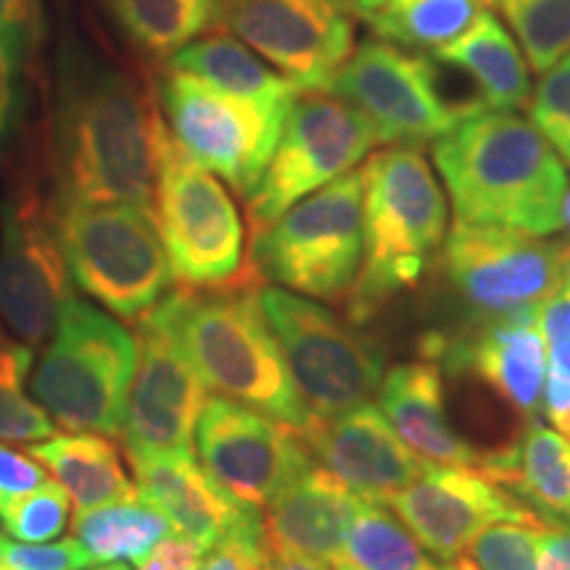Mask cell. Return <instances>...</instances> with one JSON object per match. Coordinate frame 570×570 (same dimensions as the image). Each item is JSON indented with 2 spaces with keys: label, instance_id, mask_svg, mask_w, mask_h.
Returning a JSON list of instances; mask_svg holds the SVG:
<instances>
[{
  "label": "cell",
  "instance_id": "obj_1",
  "mask_svg": "<svg viewBox=\"0 0 570 570\" xmlns=\"http://www.w3.org/2000/svg\"><path fill=\"white\" fill-rule=\"evenodd\" d=\"M161 111L130 75L80 40L53 71V206H148L156 194Z\"/></svg>",
  "mask_w": 570,
  "mask_h": 570
},
{
  "label": "cell",
  "instance_id": "obj_2",
  "mask_svg": "<svg viewBox=\"0 0 570 570\" xmlns=\"http://www.w3.org/2000/svg\"><path fill=\"white\" fill-rule=\"evenodd\" d=\"M454 223L554 235L562 230L568 164L515 111H479L433 140Z\"/></svg>",
  "mask_w": 570,
  "mask_h": 570
},
{
  "label": "cell",
  "instance_id": "obj_3",
  "mask_svg": "<svg viewBox=\"0 0 570 570\" xmlns=\"http://www.w3.org/2000/svg\"><path fill=\"white\" fill-rule=\"evenodd\" d=\"M146 317L177 341L214 394L298 431L312 420L248 275L217 288L180 285Z\"/></svg>",
  "mask_w": 570,
  "mask_h": 570
},
{
  "label": "cell",
  "instance_id": "obj_4",
  "mask_svg": "<svg viewBox=\"0 0 570 570\" xmlns=\"http://www.w3.org/2000/svg\"><path fill=\"white\" fill-rule=\"evenodd\" d=\"M449 209L431 164L417 148L391 146L362 167V269L346 296L352 323L415 288L444 248Z\"/></svg>",
  "mask_w": 570,
  "mask_h": 570
},
{
  "label": "cell",
  "instance_id": "obj_5",
  "mask_svg": "<svg viewBox=\"0 0 570 570\" xmlns=\"http://www.w3.org/2000/svg\"><path fill=\"white\" fill-rule=\"evenodd\" d=\"M135 365L138 338L71 294L30 373V391L67 431L119 436Z\"/></svg>",
  "mask_w": 570,
  "mask_h": 570
},
{
  "label": "cell",
  "instance_id": "obj_6",
  "mask_svg": "<svg viewBox=\"0 0 570 570\" xmlns=\"http://www.w3.org/2000/svg\"><path fill=\"white\" fill-rule=\"evenodd\" d=\"M69 277L122 320L146 317L173 294V267L148 206H53Z\"/></svg>",
  "mask_w": 570,
  "mask_h": 570
},
{
  "label": "cell",
  "instance_id": "obj_7",
  "mask_svg": "<svg viewBox=\"0 0 570 570\" xmlns=\"http://www.w3.org/2000/svg\"><path fill=\"white\" fill-rule=\"evenodd\" d=\"M362 252V173L352 169L256 230L252 265L281 288L338 302L352 294Z\"/></svg>",
  "mask_w": 570,
  "mask_h": 570
},
{
  "label": "cell",
  "instance_id": "obj_8",
  "mask_svg": "<svg viewBox=\"0 0 570 570\" xmlns=\"http://www.w3.org/2000/svg\"><path fill=\"white\" fill-rule=\"evenodd\" d=\"M154 214L175 281L217 288L244 277V219L225 185L177 146L167 122L156 135Z\"/></svg>",
  "mask_w": 570,
  "mask_h": 570
},
{
  "label": "cell",
  "instance_id": "obj_9",
  "mask_svg": "<svg viewBox=\"0 0 570 570\" xmlns=\"http://www.w3.org/2000/svg\"><path fill=\"white\" fill-rule=\"evenodd\" d=\"M259 302L312 415L336 417L373 402L386 375L373 341L325 304L281 285L259 288Z\"/></svg>",
  "mask_w": 570,
  "mask_h": 570
},
{
  "label": "cell",
  "instance_id": "obj_10",
  "mask_svg": "<svg viewBox=\"0 0 570 570\" xmlns=\"http://www.w3.org/2000/svg\"><path fill=\"white\" fill-rule=\"evenodd\" d=\"M169 132L190 159L248 196L265 175L294 106H265L167 67L156 85Z\"/></svg>",
  "mask_w": 570,
  "mask_h": 570
},
{
  "label": "cell",
  "instance_id": "obj_11",
  "mask_svg": "<svg viewBox=\"0 0 570 570\" xmlns=\"http://www.w3.org/2000/svg\"><path fill=\"white\" fill-rule=\"evenodd\" d=\"M441 259L470 320L489 323L539 309L566 288L570 244L550 235L454 223Z\"/></svg>",
  "mask_w": 570,
  "mask_h": 570
},
{
  "label": "cell",
  "instance_id": "obj_12",
  "mask_svg": "<svg viewBox=\"0 0 570 570\" xmlns=\"http://www.w3.org/2000/svg\"><path fill=\"white\" fill-rule=\"evenodd\" d=\"M377 142L375 127L344 98L327 90L302 92L265 175L246 196L252 230H262L302 198L352 173Z\"/></svg>",
  "mask_w": 570,
  "mask_h": 570
},
{
  "label": "cell",
  "instance_id": "obj_13",
  "mask_svg": "<svg viewBox=\"0 0 570 570\" xmlns=\"http://www.w3.org/2000/svg\"><path fill=\"white\" fill-rule=\"evenodd\" d=\"M327 92L365 114L381 146L420 148L470 117L444 96L441 63L431 53L407 51L381 38L354 48Z\"/></svg>",
  "mask_w": 570,
  "mask_h": 570
},
{
  "label": "cell",
  "instance_id": "obj_14",
  "mask_svg": "<svg viewBox=\"0 0 570 570\" xmlns=\"http://www.w3.org/2000/svg\"><path fill=\"white\" fill-rule=\"evenodd\" d=\"M196 452L219 489L259 512L315 462L298 428L219 394L198 417Z\"/></svg>",
  "mask_w": 570,
  "mask_h": 570
},
{
  "label": "cell",
  "instance_id": "obj_15",
  "mask_svg": "<svg viewBox=\"0 0 570 570\" xmlns=\"http://www.w3.org/2000/svg\"><path fill=\"white\" fill-rule=\"evenodd\" d=\"M71 285L53 209L13 190L0 206V325L24 346L46 344Z\"/></svg>",
  "mask_w": 570,
  "mask_h": 570
},
{
  "label": "cell",
  "instance_id": "obj_16",
  "mask_svg": "<svg viewBox=\"0 0 570 570\" xmlns=\"http://www.w3.org/2000/svg\"><path fill=\"white\" fill-rule=\"evenodd\" d=\"M219 27L302 92L331 88L356 48L354 13L346 0H230Z\"/></svg>",
  "mask_w": 570,
  "mask_h": 570
},
{
  "label": "cell",
  "instance_id": "obj_17",
  "mask_svg": "<svg viewBox=\"0 0 570 570\" xmlns=\"http://www.w3.org/2000/svg\"><path fill=\"white\" fill-rule=\"evenodd\" d=\"M138 365L127 394L122 431L127 458L194 452L206 383L164 327L138 320Z\"/></svg>",
  "mask_w": 570,
  "mask_h": 570
},
{
  "label": "cell",
  "instance_id": "obj_18",
  "mask_svg": "<svg viewBox=\"0 0 570 570\" xmlns=\"http://www.w3.org/2000/svg\"><path fill=\"white\" fill-rule=\"evenodd\" d=\"M433 558L454 560L494 523H541L523 499L481 470L431 465L386 502Z\"/></svg>",
  "mask_w": 570,
  "mask_h": 570
},
{
  "label": "cell",
  "instance_id": "obj_19",
  "mask_svg": "<svg viewBox=\"0 0 570 570\" xmlns=\"http://www.w3.org/2000/svg\"><path fill=\"white\" fill-rule=\"evenodd\" d=\"M537 312L473 323L454 336L431 333L423 352L449 373L473 375L520 417L537 420L547 381V344Z\"/></svg>",
  "mask_w": 570,
  "mask_h": 570
},
{
  "label": "cell",
  "instance_id": "obj_20",
  "mask_svg": "<svg viewBox=\"0 0 570 570\" xmlns=\"http://www.w3.org/2000/svg\"><path fill=\"white\" fill-rule=\"evenodd\" d=\"M312 458L338 475L356 497L386 504L391 497L423 479L431 462L417 458L373 402L315 417L302 428Z\"/></svg>",
  "mask_w": 570,
  "mask_h": 570
},
{
  "label": "cell",
  "instance_id": "obj_21",
  "mask_svg": "<svg viewBox=\"0 0 570 570\" xmlns=\"http://www.w3.org/2000/svg\"><path fill=\"white\" fill-rule=\"evenodd\" d=\"M142 502L161 512L175 533L212 552L227 539H265L262 512L235 502L214 483L194 452L130 460Z\"/></svg>",
  "mask_w": 570,
  "mask_h": 570
},
{
  "label": "cell",
  "instance_id": "obj_22",
  "mask_svg": "<svg viewBox=\"0 0 570 570\" xmlns=\"http://www.w3.org/2000/svg\"><path fill=\"white\" fill-rule=\"evenodd\" d=\"M360 502L362 497L315 460L265 508L267 552L344 566L346 533Z\"/></svg>",
  "mask_w": 570,
  "mask_h": 570
},
{
  "label": "cell",
  "instance_id": "obj_23",
  "mask_svg": "<svg viewBox=\"0 0 570 570\" xmlns=\"http://www.w3.org/2000/svg\"><path fill=\"white\" fill-rule=\"evenodd\" d=\"M377 407L404 444L431 465L468 468L481 473L487 468V454H481L449 423L444 373L439 362L420 360L391 367L377 391Z\"/></svg>",
  "mask_w": 570,
  "mask_h": 570
},
{
  "label": "cell",
  "instance_id": "obj_24",
  "mask_svg": "<svg viewBox=\"0 0 570 570\" xmlns=\"http://www.w3.org/2000/svg\"><path fill=\"white\" fill-rule=\"evenodd\" d=\"M431 56L468 75L483 109L515 111L531 104L529 59L515 35L504 30L494 11L483 9L458 40Z\"/></svg>",
  "mask_w": 570,
  "mask_h": 570
},
{
  "label": "cell",
  "instance_id": "obj_25",
  "mask_svg": "<svg viewBox=\"0 0 570 570\" xmlns=\"http://www.w3.org/2000/svg\"><path fill=\"white\" fill-rule=\"evenodd\" d=\"M483 473L525 499L544 523H570V441L539 417L529 420L518 444L489 452Z\"/></svg>",
  "mask_w": 570,
  "mask_h": 570
},
{
  "label": "cell",
  "instance_id": "obj_26",
  "mask_svg": "<svg viewBox=\"0 0 570 570\" xmlns=\"http://www.w3.org/2000/svg\"><path fill=\"white\" fill-rule=\"evenodd\" d=\"M30 454L56 475L75 504V512L140 499L138 483L127 475L122 454L101 433L35 441Z\"/></svg>",
  "mask_w": 570,
  "mask_h": 570
},
{
  "label": "cell",
  "instance_id": "obj_27",
  "mask_svg": "<svg viewBox=\"0 0 570 570\" xmlns=\"http://www.w3.org/2000/svg\"><path fill=\"white\" fill-rule=\"evenodd\" d=\"M167 67L202 77L214 88L265 106H294L302 90L285 80L277 69H269L259 53H254L233 32L204 35L177 51Z\"/></svg>",
  "mask_w": 570,
  "mask_h": 570
},
{
  "label": "cell",
  "instance_id": "obj_28",
  "mask_svg": "<svg viewBox=\"0 0 570 570\" xmlns=\"http://www.w3.org/2000/svg\"><path fill=\"white\" fill-rule=\"evenodd\" d=\"M375 38L399 48L433 53L458 40L487 9V0H346Z\"/></svg>",
  "mask_w": 570,
  "mask_h": 570
},
{
  "label": "cell",
  "instance_id": "obj_29",
  "mask_svg": "<svg viewBox=\"0 0 570 570\" xmlns=\"http://www.w3.org/2000/svg\"><path fill=\"white\" fill-rule=\"evenodd\" d=\"M104 6L135 51L169 61L219 24L225 0H104Z\"/></svg>",
  "mask_w": 570,
  "mask_h": 570
},
{
  "label": "cell",
  "instance_id": "obj_30",
  "mask_svg": "<svg viewBox=\"0 0 570 570\" xmlns=\"http://www.w3.org/2000/svg\"><path fill=\"white\" fill-rule=\"evenodd\" d=\"M75 539L88 550L90 562H132L140 566L146 554L164 537H169L173 525L142 499L114 502L104 508L75 512L71 523Z\"/></svg>",
  "mask_w": 570,
  "mask_h": 570
},
{
  "label": "cell",
  "instance_id": "obj_31",
  "mask_svg": "<svg viewBox=\"0 0 570 570\" xmlns=\"http://www.w3.org/2000/svg\"><path fill=\"white\" fill-rule=\"evenodd\" d=\"M344 566L352 570H439L396 512L362 499L346 533Z\"/></svg>",
  "mask_w": 570,
  "mask_h": 570
},
{
  "label": "cell",
  "instance_id": "obj_32",
  "mask_svg": "<svg viewBox=\"0 0 570 570\" xmlns=\"http://www.w3.org/2000/svg\"><path fill=\"white\" fill-rule=\"evenodd\" d=\"M30 373L32 346L0 336V441L35 444L56 436L53 417L24 394Z\"/></svg>",
  "mask_w": 570,
  "mask_h": 570
},
{
  "label": "cell",
  "instance_id": "obj_33",
  "mask_svg": "<svg viewBox=\"0 0 570 570\" xmlns=\"http://www.w3.org/2000/svg\"><path fill=\"white\" fill-rule=\"evenodd\" d=\"M537 75L570 51V0H494Z\"/></svg>",
  "mask_w": 570,
  "mask_h": 570
},
{
  "label": "cell",
  "instance_id": "obj_34",
  "mask_svg": "<svg viewBox=\"0 0 570 570\" xmlns=\"http://www.w3.org/2000/svg\"><path fill=\"white\" fill-rule=\"evenodd\" d=\"M69 494L59 481L48 479L27 494L11 497L0 504V523L6 533L27 544H40L61 537L69 518Z\"/></svg>",
  "mask_w": 570,
  "mask_h": 570
},
{
  "label": "cell",
  "instance_id": "obj_35",
  "mask_svg": "<svg viewBox=\"0 0 570 570\" xmlns=\"http://www.w3.org/2000/svg\"><path fill=\"white\" fill-rule=\"evenodd\" d=\"M541 523H494L470 541L468 558L479 570H537Z\"/></svg>",
  "mask_w": 570,
  "mask_h": 570
},
{
  "label": "cell",
  "instance_id": "obj_36",
  "mask_svg": "<svg viewBox=\"0 0 570 570\" xmlns=\"http://www.w3.org/2000/svg\"><path fill=\"white\" fill-rule=\"evenodd\" d=\"M531 122L570 167V51L541 75L531 96Z\"/></svg>",
  "mask_w": 570,
  "mask_h": 570
},
{
  "label": "cell",
  "instance_id": "obj_37",
  "mask_svg": "<svg viewBox=\"0 0 570 570\" xmlns=\"http://www.w3.org/2000/svg\"><path fill=\"white\" fill-rule=\"evenodd\" d=\"M24 42L0 32V154L9 151L24 119Z\"/></svg>",
  "mask_w": 570,
  "mask_h": 570
},
{
  "label": "cell",
  "instance_id": "obj_38",
  "mask_svg": "<svg viewBox=\"0 0 570 570\" xmlns=\"http://www.w3.org/2000/svg\"><path fill=\"white\" fill-rule=\"evenodd\" d=\"M90 566V554L77 539H61L48 544H6L3 570H82Z\"/></svg>",
  "mask_w": 570,
  "mask_h": 570
},
{
  "label": "cell",
  "instance_id": "obj_39",
  "mask_svg": "<svg viewBox=\"0 0 570 570\" xmlns=\"http://www.w3.org/2000/svg\"><path fill=\"white\" fill-rule=\"evenodd\" d=\"M46 481V470L32 454H21L17 449L0 444V504L6 499L38 489Z\"/></svg>",
  "mask_w": 570,
  "mask_h": 570
},
{
  "label": "cell",
  "instance_id": "obj_40",
  "mask_svg": "<svg viewBox=\"0 0 570 570\" xmlns=\"http://www.w3.org/2000/svg\"><path fill=\"white\" fill-rule=\"evenodd\" d=\"M204 562V550L190 541L188 537L173 533V537H164L151 552L146 554V560L140 562L138 570H198Z\"/></svg>",
  "mask_w": 570,
  "mask_h": 570
},
{
  "label": "cell",
  "instance_id": "obj_41",
  "mask_svg": "<svg viewBox=\"0 0 570 570\" xmlns=\"http://www.w3.org/2000/svg\"><path fill=\"white\" fill-rule=\"evenodd\" d=\"M267 558V541L227 539L214 547L198 570H262Z\"/></svg>",
  "mask_w": 570,
  "mask_h": 570
},
{
  "label": "cell",
  "instance_id": "obj_42",
  "mask_svg": "<svg viewBox=\"0 0 570 570\" xmlns=\"http://www.w3.org/2000/svg\"><path fill=\"white\" fill-rule=\"evenodd\" d=\"M541 410L550 423L558 428L570 441V377L558 373V370H547L544 396H541Z\"/></svg>",
  "mask_w": 570,
  "mask_h": 570
},
{
  "label": "cell",
  "instance_id": "obj_43",
  "mask_svg": "<svg viewBox=\"0 0 570 570\" xmlns=\"http://www.w3.org/2000/svg\"><path fill=\"white\" fill-rule=\"evenodd\" d=\"M537 570H570V523H544L537 554Z\"/></svg>",
  "mask_w": 570,
  "mask_h": 570
},
{
  "label": "cell",
  "instance_id": "obj_44",
  "mask_svg": "<svg viewBox=\"0 0 570 570\" xmlns=\"http://www.w3.org/2000/svg\"><path fill=\"white\" fill-rule=\"evenodd\" d=\"M32 27V0H0V32L11 35L19 42H27V35H30Z\"/></svg>",
  "mask_w": 570,
  "mask_h": 570
},
{
  "label": "cell",
  "instance_id": "obj_45",
  "mask_svg": "<svg viewBox=\"0 0 570 570\" xmlns=\"http://www.w3.org/2000/svg\"><path fill=\"white\" fill-rule=\"evenodd\" d=\"M262 570H338V568L327 566V562H320V560L298 558V554L267 552L265 562H262Z\"/></svg>",
  "mask_w": 570,
  "mask_h": 570
},
{
  "label": "cell",
  "instance_id": "obj_46",
  "mask_svg": "<svg viewBox=\"0 0 570 570\" xmlns=\"http://www.w3.org/2000/svg\"><path fill=\"white\" fill-rule=\"evenodd\" d=\"M441 570H479V566H475L470 558H454V560H449Z\"/></svg>",
  "mask_w": 570,
  "mask_h": 570
},
{
  "label": "cell",
  "instance_id": "obj_47",
  "mask_svg": "<svg viewBox=\"0 0 570 570\" xmlns=\"http://www.w3.org/2000/svg\"><path fill=\"white\" fill-rule=\"evenodd\" d=\"M562 227H566V240L570 244V188L566 194V206H562Z\"/></svg>",
  "mask_w": 570,
  "mask_h": 570
},
{
  "label": "cell",
  "instance_id": "obj_48",
  "mask_svg": "<svg viewBox=\"0 0 570 570\" xmlns=\"http://www.w3.org/2000/svg\"><path fill=\"white\" fill-rule=\"evenodd\" d=\"M6 544H9V539L0 537V568H3V554H6Z\"/></svg>",
  "mask_w": 570,
  "mask_h": 570
},
{
  "label": "cell",
  "instance_id": "obj_49",
  "mask_svg": "<svg viewBox=\"0 0 570 570\" xmlns=\"http://www.w3.org/2000/svg\"><path fill=\"white\" fill-rule=\"evenodd\" d=\"M109 570H130V568H125V562H109Z\"/></svg>",
  "mask_w": 570,
  "mask_h": 570
},
{
  "label": "cell",
  "instance_id": "obj_50",
  "mask_svg": "<svg viewBox=\"0 0 570 570\" xmlns=\"http://www.w3.org/2000/svg\"><path fill=\"white\" fill-rule=\"evenodd\" d=\"M92 570H109V562H106V566H101V568H92Z\"/></svg>",
  "mask_w": 570,
  "mask_h": 570
},
{
  "label": "cell",
  "instance_id": "obj_51",
  "mask_svg": "<svg viewBox=\"0 0 570 570\" xmlns=\"http://www.w3.org/2000/svg\"><path fill=\"white\" fill-rule=\"evenodd\" d=\"M566 288H570V267H568V283H566Z\"/></svg>",
  "mask_w": 570,
  "mask_h": 570
},
{
  "label": "cell",
  "instance_id": "obj_52",
  "mask_svg": "<svg viewBox=\"0 0 570 570\" xmlns=\"http://www.w3.org/2000/svg\"><path fill=\"white\" fill-rule=\"evenodd\" d=\"M338 570H352V568H346V566H338Z\"/></svg>",
  "mask_w": 570,
  "mask_h": 570
},
{
  "label": "cell",
  "instance_id": "obj_53",
  "mask_svg": "<svg viewBox=\"0 0 570 570\" xmlns=\"http://www.w3.org/2000/svg\"><path fill=\"white\" fill-rule=\"evenodd\" d=\"M487 3H489V6H491V3H494V0H487Z\"/></svg>",
  "mask_w": 570,
  "mask_h": 570
},
{
  "label": "cell",
  "instance_id": "obj_54",
  "mask_svg": "<svg viewBox=\"0 0 570 570\" xmlns=\"http://www.w3.org/2000/svg\"><path fill=\"white\" fill-rule=\"evenodd\" d=\"M227 3H230V0H225V6H227Z\"/></svg>",
  "mask_w": 570,
  "mask_h": 570
}]
</instances>
